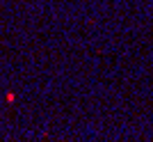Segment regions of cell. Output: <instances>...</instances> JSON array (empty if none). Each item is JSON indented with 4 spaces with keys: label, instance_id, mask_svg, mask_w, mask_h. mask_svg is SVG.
<instances>
[{
    "label": "cell",
    "instance_id": "6da1fadb",
    "mask_svg": "<svg viewBox=\"0 0 153 142\" xmlns=\"http://www.w3.org/2000/svg\"><path fill=\"white\" fill-rule=\"evenodd\" d=\"M14 101H16V96H14L12 92H9V94H7V103H14Z\"/></svg>",
    "mask_w": 153,
    "mask_h": 142
}]
</instances>
